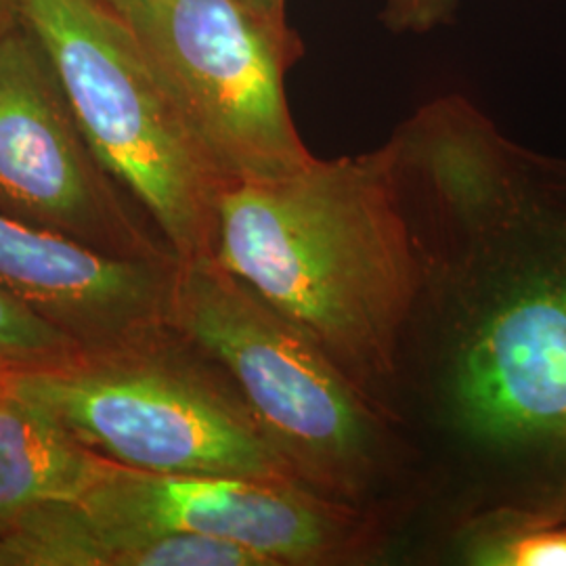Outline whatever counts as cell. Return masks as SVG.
<instances>
[{
    "label": "cell",
    "mask_w": 566,
    "mask_h": 566,
    "mask_svg": "<svg viewBox=\"0 0 566 566\" xmlns=\"http://www.w3.org/2000/svg\"><path fill=\"white\" fill-rule=\"evenodd\" d=\"M4 385L114 464L304 485L233 378L172 324L65 364L4 371Z\"/></svg>",
    "instance_id": "2"
},
{
    "label": "cell",
    "mask_w": 566,
    "mask_h": 566,
    "mask_svg": "<svg viewBox=\"0 0 566 566\" xmlns=\"http://www.w3.org/2000/svg\"><path fill=\"white\" fill-rule=\"evenodd\" d=\"M242 2L264 20L271 21L273 25L290 30L285 21V0H242Z\"/></svg>",
    "instance_id": "16"
},
{
    "label": "cell",
    "mask_w": 566,
    "mask_h": 566,
    "mask_svg": "<svg viewBox=\"0 0 566 566\" xmlns=\"http://www.w3.org/2000/svg\"><path fill=\"white\" fill-rule=\"evenodd\" d=\"M103 539L112 566H273L250 547L189 531L128 533Z\"/></svg>",
    "instance_id": "12"
},
{
    "label": "cell",
    "mask_w": 566,
    "mask_h": 566,
    "mask_svg": "<svg viewBox=\"0 0 566 566\" xmlns=\"http://www.w3.org/2000/svg\"><path fill=\"white\" fill-rule=\"evenodd\" d=\"M82 504L103 537L189 531L250 547L273 566L338 558L359 528L348 507L308 486L158 474L120 464Z\"/></svg>",
    "instance_id": "8"
},
{
    "label": "cell",
    "mask_w": 566,
    "mask_h": 566,
    "mask_svg": "<svg viewBox=\"0 0 566 566\" xmlns=\"http://www.w3.org/2000/svg\"><path fill=\"white\" fill-rule=\"evenodd\" d=\"M142 44L229 182L296 170L315 156L287 107L298 46L242 0H105Z\"/></svg>",
    "instance_id": "6"
},
{
    "label": "cell",
    "mask_w": 566,
    "mask_h": 566,
    "mask_svg": "<svg viewBox=\"0 0 566 566\" xmlns=\"http://www.w3.org/2000/svg\"><path fill=\"white\" fill-rule=\"evenodd\" d=\"M453 0H388L390 20L411 30H428L446 18Z\"/></svg>",
    "instance_id": "15"
},
{
    "label": "cell",
    "mask_w": 566,
    "mask_h": 566,
    "mask_svg": "<svg viewBox=\"0 0 566 566\" xmlns=\"http://www.w3.org/2000/svg\"><path fill=\"white\" fill-rule=\"evenodd\" d=\"M21 21V0H0V39L18 28Z\"/></svg>",
    "instance_id": "17"
},
{
    "label": "cell",
    "mask_w": 566,
    "mask_h": 566,
    "mask_svg": "<svg viewBox=\"0 0 566 566\" xmlns=\"http://www.w3.org/2000/svg\"><path fill=\"white\" fill-rule=\"evenodd\" d=\"M116 465L4 385L0 395V525L44 502H82Z\"/></svg>",
    "instance_id": "10"
},
{
    "label": "cell",
    "mask_w": 566,
    "mask_h": 566,
    "mask_svg": "<svg viewBox=\"0 0 566 566\" xmlns=\"http://www.w3.org/2000/svg\"><path fill=\"white\" fill-rule=\"evenodd\" d=\"M0 212L118 259H175L82 135L41 42L0 39Z\"/></svg>",
    "instance_id": "7"
},
{
    "label": "cell",
    "mask_w": 566,
    "mask_h": 566,
    "mask_svg": "<svg viewBox=\"0 0 566 566\" xmlns=\"http://www.w3.org/2000/svg\"><path fill=\"white\" fill-rule=\"evenodd\" d=\"M179 263L118 259L0 212V290L97 353L170 325Z\"/></svg>",
    "instance_id": "9"
},
{
    "label": "cell",
    "mask_w": 566,
    "mask_h": 566,
    "mask_svg": "<svg viewBox=\"0 0 566 566\" xmlns=\"http://www.w3.org/2000/svg\"><path fill=\"white\" fill-rule=\"evenodd\" d=\"M82 350L70 336L0 290V369L23 371L65 364Z\"/></svg>",
    "instance_id": "14"
},
{
    "label": "cell",
    "mask_w": 566,
    "mask_h": 566,
    "mask_svg": "<svg viewBox=\"0 0 566 566\" xmlns=\"http://www.w3.org/2000/svg\"><path fill=\"white\" fill-rule=\"evenodd\" d=\"M474 563L566 566V516L518 512L474 547Z\"/></svg>",
    "instance_id": "13"
},
{
    "label": "cell",
    "mask_w": 566,
    "mask_h": 566,
    "mask_svg": "<svg viewBox=\"0 0 566 566\" xmlns=\"http://www.w3.org/2000/svg\"><path fill=\"white\" fill-rule=\"evenodd\" d=\"M4 392V371L0 369V395Z\"/></svg>",
    "instance_id": "18"
},
{
    "label": "cell",
    "mask_w": 566,
    "mask_h": 566,
    "mask_svg": "<svg viewBox=\"0 0 566 566\" xmlns=\"http://www.w3.org/2000/svg\"><path fill=\"white\" fill-rule=\"evenodd\" d=\"M397 145L231 182L214 261L353 380L386 376L420 287Z\"/></svg>",
    "instance_id": "1"
},
{
    "label": "cell",
    "mask_w": 566,
    "mask_h": 566,
    "mask_svg": "<svg viewBox=\"0 0 566 566\" xmlns=\"http://www.w3.org/2000/svg\"><path fill=\"white\" fill-rule=\"evenodd\" d=\"M512 202L528 248L460 353L455 407L476 441L539 465V514L566 516V164L518 151Z\"/></svg>",
    "instance_id": "4"
},
{
    "label": "cell",
    "mask_w": 566,
    "mask_h": 566,
    "mask_svg": "<svg viewBox=\"0 0 566 566\" xmlns=\"http://www.w3.org/2000/svg\"><path fill=\"white\" fill-rule=\"evenodd\" d=\"M170 324L233 382L304 485L332 500L371 474V409L324 350L210 259L179 263Z\"/></svg>",
    "instance_id": "5"
},
{
    "label": "cell",
    "mask_w": 566,
    "mask_h": 566,
    "mask_svg": "<svg viewBox=\"0 0 566 566\" xmlns=\"http://www.w3.org/2000/svg\"><path fill=\"white\" fill-rule=\"evenodd\" d=\"M82 135L177 263L214 256L219 203L231 185L105 0H21Z\"/></svg>",
    "instance_id": "3"
},
{
    "label": "cell",
    "mask_w": 566,
    "mask_h": 566,
    "mask_svg": "<svg viewBox=\"0 0 566 566\" xmlns=\"http://www.w3.org/2000/svg\"><path fill=\"white\" fill-rule=\"evenodd\" d=\"M0 566H112L82 502H44L0 525Z\"/></svg>",
    "instance_id": "11"
}]
</instances>
